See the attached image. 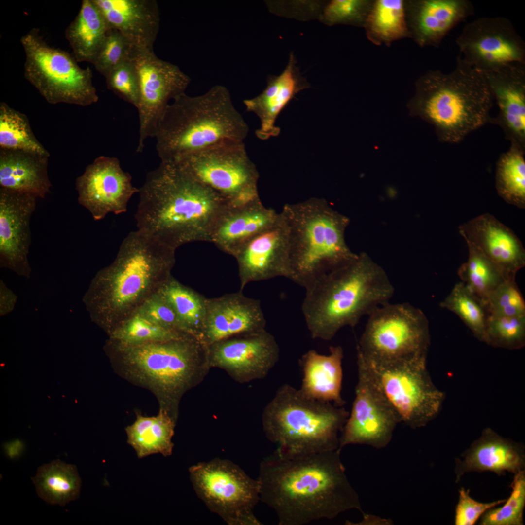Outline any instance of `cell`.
I'll list each match as a JSON object with an SVG mask.
<instances>
[{
    "instance_id": "obj_1",
    "label": "cell",
    "mask_w": 525,
    "mask_h": 525,
    "mask_svg": "<svg viewBox=\"0 0 525 525\" xmlns=\"http://www.w3.org/2000/svg\"><path fill=\"white\" fill-rule=\"evenodd\" d=\"M341 451L289 455L275 451L260 463V500L276 512L279 525L333 519L350 509L362 511Z\"/></svg>"
},
{
    "instance_id": "obj_2",
    "label": "cell",
    "mask_w": 525,
    "mask_h": 525,
    "mask_svg": "<svg viewBox=\"0 0 525 525\" xmlns=\"http://www.w3.org/2000/svg\"><path fill=\"white\" fill-rule=\"evenodd\" d=\"M137 230L175 250L191 242H210L228 207L216 192L173 161H161L139 188Z\"/></svg>"
},
{
    "instance_id": "obj_3",
    "label": "cell",
    "mask_w": 525,
    "mask_h": 525,
    "mask_svg": "<svg viewBox=\"0 0 525 525\" xmlns=\"http://www.w3.org/2000/svg\"><path fill=\"white\" fill-rule=\"evenodd\" d=\"M175 251L138 230L130 232L86 295L93 321L108 334L136 312L172 275Z\"/></svg>"
},
{
    "instance_id": "obj_4",
    "label": "cell",
    "mask_w": 525,
    "mask_h": 525,
    "mask_svg": "<svg viewBox=\"0 0 525 525\" xmlns=\"http://www.w3.org/2000/svg\"><path fill=\"white\" fill-rule=\"evenodd\" d=\"M105 350L119 376L151 392L159 409L177 420L182 397L211 369L207 346L194 337L134 345L108 340Z\"/></svg>"
},
{
    "instance_id": "obj_5",
    "label": "cell",
    "mask_w": 525,
    "mask_h": 525,
    "mask_svg": "<svg viewBox=\"0 0 525 525\" xmlns=\"http://www.w3.org/2000/svg\"><path fill=\"white\" fill-rule=\"evenodd\" d=\"M305 289L301 310L307 327L313 339L326 341L342 328L355 326L395 293L386 272L364 252Z\"/></svg>"
},
{
    "instance_id": "obj_6",
    "label": "cell",
    "mask_w": 525,
    "mask_h": 525,
    "mask_svg": "<svg viewBox=\"0 0 525 525\" xmlns=\"http://www.w3.org/2000/svg\"><path fill=\"white\" fill-rule=\"evenodd\" d=\"M415 86L409 114L431 124L442 142L458 143L491 120L494 100L485 77L458 58L451 71L429 70Z\"/></svg>"
},
{
    "instance_id": "obj_7",
    "label": "cell",
    "mask_w": 525,
    "mask_h": 525,
    "mask_svg": "<svg viewBox=\"0 0 525 525\" xmlns=\"http://www.w3.org/2000/svg\"><path fill=\"white\" fill-rule=\"evenodd\" d=\"M173 100L153 137L161 161H174L221 143L244 141L248 135L249 127L224 86L215 85L196 96L184 93Z\"/></svg>"
},
{
    "instance_id": "obj_8",
    "label": "cell",
    "mask_w": 525,
    "mask_h": 525,
    "mask_svg": "<svg viewBox=\"0 0 525 525\" xmlns=\"http://www.w3.org/2000/svg\"><path fill=\"white\" fill-rule=\"evenodd\" d=\"M288 228L289 279L305 288L357 254L345 242L350 223L323 198L287 203L280 212Z\"/></svg>"
},
{
    "instance_id": "obj_9",
    "label": "cell",
    "mask_w": 525,
    "mask_h": 525,
    "mask_svg": "<svg viewBox=\"0 0 525 525\" xmlns=\"http://www.w3.org/2000/svg\"><path fill=\"white\" fill-rule=\"evenodd\" d=\"M349 414L343 407L310 398L284 384L264 408L262 424L279 453L308 455L339 449V433Z\"/></svg>"
},
{
    "instance_id": "obj_10",
    "label": "cell",
    "mask_w": 525,
    "mask_h": 525,
    "mask_svg": "<svg viewBox=\"0 0 525 525\" xmlns=\"http://www.w3.org/2000/svg\"><path fill=\"white\" fill-rule=\"evenodd\" d=\"M356 347L357 354L379 363L427 357L430 343L424 313L408 303L382 305L368 315Z\"/></svg>"
},
{
    "instance_id": "obj_11",
    "label": "cell",
    "mask_w": 525,
    "mask_h": 525,
    "mask_svg": "<svg viewBox=\"0 0 525 525\" xmlns=\"http://www.w3.org/2000/svg\"><path fill=\"white\" fill-rule=\"evenodd\" d=\"M24 73L50 104L90 105L98 99L89 67L81 68L73 55L50 46L36 28L23 35Z\"/></svg>"
},
{
    "instance_id": "obj_12",
    "label": "cell",
    "mask_w": 525,
    "mask_h": 525,
    "mask_svg": "<svg viewBox=\"0 0 525 525\" xmlns=\"http://www.w3.org/2000/svg\"><path fill=\"white\" fill-rule=\"evenodd\" d=\"M377 387L402 422L412 429L425 426L441 409L444 394L434 384L426 358L379 363L357 354Z\"/></svg>"
},
{
    "instance_id": "obj_13",
    "label": "cell",
    "mask_w": 525,
    "mask_h": 525,
    "mask_svg": "<svg viewBox=\"0 0 525 525\" xmlns=\"http://www.w3.org/2000/svg\"><path fill=\"white\" fill-rule=\"evenodd\" d=\"M171 161L216 192L229 206L260 199L259 174L244 141L217 144Z\"/></svg>"
},
{
    "instance_id": "obj_14",
    "label": "cell",
    "mask_w": 525,
    "mask_h": 525,
    "mask_svg": "<svg viewBox=\"0 0 525 525\" xmlns=\"http://www.w3.org/2000/svg\"><path fill=\"white\" fill-rule=\"evenodd\" d=\"M189 471L198 497L228 525L261 524L253 513L260 500L257 479L232 462L220 458L198 463Z\"/></svg>"
},
{
    "instance_id": "obj_15",
    "label": "cell",
    "mask_w": 525,
    "mask_h": 525,
    "mask_svg": "<svg viewBox=\"0 0 525 525\" xmlns=\"http://www.w3.org/2000/svg\"><path fill=\"white\" fill-rule=\"evenodd\" d=\"M129 59L139 84L136 107L139 137L136 151L142 152L146 140L154 135L170 100L185 93L191 79L177 66L158 58L153 50L133 46Z\"/></svg>"
},
{
    "instance_id": "obj_16",
    "label": "cell",
    "mask_w": 525,
    "mask_h": 525,
    "mask_svg": "<svg viewBox=\"0 0 525 525\" xmlns=\"http://www.w3.org/2000/svg\"><path fill=\"white\" fill-rule=\"evenodd\" d=\"M458 58L482 72L525 63V44L512 22L502 17H483L467 24L456 40Z\"/></svg>"
},
{
    "instance_id": "obj_17",
    "label": "cell",
    "mask_w": 525,
    "mask_h": 525,
    "mask_svg": "<svg viewBox=\"0 0 525 525\" xmlns=\"http://www.w3.org/2000/svg\"><path fill=\"white\" fill-rule=\"evenodd\" d=\"M358 382L351 411L339 436V449L363 444L377 449L391 441L400 421L362 363L357 361Z\"/></svg>"
},
{
    "instance_id": "obj_18",
    "label": "cell",
    "mask_w": 525,
    "mask_h": 525,
    "mask_svg": "<svg viewBox=\"0 0 525 525\" xmlns=\"http://www.w3.org/2000/svg\"><path fill=\"white\" fill-rule=\"evenodd\" d=\"M210 367L239 383L264 378L279 360L274 337L264 330L232 336L207 346Z\"/></svg>"
},
{
    "instance_id": "obj_19",
    "label": "cell",
    "mask_w": 525,
    "mask_h": 525,
    "mask_svg": "<svg viewBox=\"0 0 525 525\" xmlns=\"http://www.w3.org/2000/svg\"><path fill=\"white\" fill-rule=\"evenodd\" d=\"M75 187L78 203L96 221L109 213L125 212L129 200L139 192L119 159L104 156L97 158L86 167L76 178Z\"/></svg>"
},
{
    "instance_id": "obj_20",
    "label": "cell",
    "mask_w": 525,
    "mask_h": 525,
    "mask_svg": "<svg viewBox=\"0 0 525 525\" xmlns=\"http://www.w3.org/2000/svg\"><path fill=\"white\" fill-rule=\"evenodd\" d=\"M280 213L274 225L255 235L236 252L241 290L251 282L289 276V230Z\"/></svg>"
},
{
    "instance_id": "obj_21",
    "label": "cell",
    "mask_w": 525,
    "mask_h": 525,
    "mask_svg": "<svg viewBox=\"0 0 525 525\" xmlns=\"http://www.w3.org/2000/svg\"><path fill=\"white\" fill-rule=\"evenodd\" d=\"M34 195L0 188V265L28 276L30 220L36 205Z\"/></svg>"
},
{
    "instance_id": "obj_22",
    "label": "cell",
    "mask_w": 525,
    "mask_h": 525,
    "mask_svg": "<svg viewBox=\"0 0 525 525\" xmlns=\"http://www.w3.org/2000/svg\"><path fill=\"white\" fill-rule=\"evenodd\" d=\"M260 301L240 291L207 298L206 312L200 341L209 346L236 335L265 330Z\"/></svg>"
},
{
    "instance_id": "obj_23",
    "label": "cell",
    "mask_w": 525,
    "mask_h": 525,
    "mask_svg": "<svg viewBox=\"0 0 525 525\" xmlns=\"http://www.w3.org/2000/svg\"><path fill=\"white\" fill-rule=\"evenodd\" d=\"M460 234L480 249L502 271L507 280H515L525 265V250L515 234L489 213L480 215L459 227Z\"/></svg>"
},
{
    "instance_id": "obj_24",
    "label": "cell",
    "mask_w": 525,
    "mask_h": 525,
    "mask_svg": "<svg viewBox=\"0 0 525 525\" xmlns=\"http://www.w3.org/2000/svg\"><path fill=\"white\" fill-rule=\"evenodd\" d=\"M405 8L410 38L420 47H438L451 30L474 13L468 0H406Z\"/></svg>"
},
{
    "instance_id": "obj_25",
    "label": "cell",
    "mask_w": 525,
    "mask_h": 525,
    "mask_svg": "<svg viewBox=\"0 0 525 525\" xmlns=\"http://www.w3.org/2000/svg\"><path fill=\"white\" fill-rule=\"evenodd\" d=\"M482 73L498 106L493 122L501 127L511 144L525 150V63Z\"/></svg>"
},
{
    "instance_id": "obj_26",
    "label": "cell",
    "mask_w": 525,
    "mask_h": 525,
    "mask_svg": "<svg viewBox=\"0 0 525 525\" xmlns=\"http://www.w3.org/2000/svg\"><path fill=\"white\" fill-rule=\"evenodd\" d=\"M309 87L291 52L283 72L278 76H269L266 87L260 94L243 101L246 110L255 113L260 120L257 137L266 140L278 136L280 129L275 124L278 116L297 94Z\"/></svg>"
},
{
    "instance_id": "obj_27",
    "label": "cell",
    "mask_w": 525,
    "mask_h": 525,
    "mask_svg": "<svg viewBox=\"0 0 525 525\" xmlns=\"http://www.w3.org/2000/svg\"><path fill=\"white\" fill-rule=\"evenodd\" d=\"M110 28L122 34L135 47L153 50L160 23L155 0H92Z\"/></svg>"
},
{
    "instance_id": "obj_28",
    "label": "cell",
    "mask_w": 525,
    "mask_h": 525,
    "mask_svg": "<svg viewBox=\"0 0 525 525\" xmlns=\"http://www.w3.org/2000/svg\"><path fill=\"white\" fill-rule=\"evenodd\" d=\"M280 217V213L265 207L260 199L242 205H229L217 221L210 242L234 256L246 242L274 225Z\"/></svg>"
},
{
    "instance_id": "obj_29",
    "label": "cell",
    "mask_w": 525,
    "mask_h": 525,
    "mask_svg": "<svg viewBox=\"0 0 525 525\" xmlns=\"http://www.w3.org/2000/svg\"><path fill=\"white\" fill-rule=\"evenodd\" d=\"M462 457L455 468L458 479L471 472L491 471L500 475L506 472L515 474L524 470L525 456L519 445L490 428L483 431Z\"/></svg>"
},
{
    "instance_id": "obj_30",
    "label": "cell",
    "mask_w": 525,
    "mask_h": 525,
    "mask_svg": "<svg viewBox=\"0 0 525 525\" xmlns=\"http://www.w3.org/2000/svg\"><path fill=\"white\" fill-rule=\"evenodd\" d=\"M343 358L340 346H330L328 355L314 350L304 353L299 360L303 374L301 391L310 398L343 407L346 403L341 393Z\"/></svg>"
},
{
    "instance_id": "obj_31",
    "label": "cell",
    "mask_w": 525,
    "mask_h": 525,
    "mask_svg": "<svg viewBox=\"0 0 525 525\" xmlns=\"http://www.w3.org/2000/svg\"><path fill=\"white\" fill-rule=\"evenodd\" d=\"M49 156L0 149V188L45 198L52 184L48 174Z\"/></svg>"
},
{
    "instance_id": "obj_32",
    "label": "cell",
    "mask_w": 525,
    "mask_h": 525,
    "mask_svg": "<svg viewBox=\"0 0 525 525\" xmlns=\"http://www.w3.org/2000/svg\"><path fill=\"white\" fill-rule=\"evenodd\" d=\"M134 422L125 428L127 442L139 458L155 454L170 456L174 444L172 438L177 420L159 409L156 416H147L136 411Z\"/></svg>"
},
{
    "instance_id": "obj_33",
    "label": "cell",
    "mask_w": 525,
    "mask_h": 525,
    "mask_svg": "<svg viewBox=\"0 0 525 525\" xmlns=\"http://www.w3.org/2000/svg\"><path fill=\"white\" fill-rule=\"evenodd\" d=\"M110 29L93 0H83L77 15L65 32L76 61L92 63Z\"/></svg>"
},
{
    "instance_id": "obj_34",
    "label": "cell",
    "mask_w": 525,
    "mask_h": 525,
    "mask_svg": "<svg viewBox=\"0 0 525 525\" xmlns=\"http://www.w3.org/2000/svg\"><path fill=\"white\" fill-rule=\"evenodd\" d=\"M363 28L373 44L390 46L394 41L410 38L404 0H373Z\"/></svg>"
},
{
    "instance_id": "obj_35",
    "label": "cell",
    "mask_w": 525,
    "mask_h": 525,
    "mask_svg": "<svg viewBox=\"0 0 525 525\" xmlns=\"http://www.w3.org/2000/svg\"><path fill=\"white\" fill-rule=\"evenodd\" d=\"M32 480L38 495L50 504L64 506L79 496L81 480L76 467L59 459L39 467Z\"/></svg>"
},
{
    "instance_id": "obj_36",
    "label": "cell",
    "mask_w": 525,
    "mask_h": 525,
    "mask_svg": "<svg viewBox=\"0 0 525 525\" xmlns=\"http://www.w3.org/2000/svg\"><path fill=\"white\" fill-rule=\"evenodd\" d=\"M171 306L185 331L200 341L206 312V299L172 275L158 291Z\"/></svg>"
},
{
    "instance_id": "obj_37",
    "label": "cell",
    "mask_w": 525,
    "mask_h": 525,
    "mask_svg": "<svg viewBox=\"0 0 525 525\" xmlns=\"http://www.w3.org/2000/svg\"><path fill=\"white\" fill-rule=\"evenodd\" d=\"M467 261L458 270L462 282L484 305L488 296L507 279L500 268L472 243Z\"/></svg>"
},
{
    "instance_id": "obj_38",
    "label": "cell",
    "mask_w": 525,
    "mask_h": 525,
    "mask_svg": "<svg viewBox=\"0 0 525 525\" xmlns=\"http://www.w3.org/2000/svg\"><path fill=\"white\" fill-rule=\"evenodd\" d=\"M525 150L511 144L502 154L496 164L495 187L507 203L519 208L525 207Z\"/></svg>"
},
{
    "instance_id": "obj_39",
    "label": "cell",
    "mask_w": 525,
    "mask_h": 525,
    "mask_svg": "<svg viewBox=\"0 0 525 525\" xmlns=\"http://www.w3.org/2000/svg\"><path fill=\"white\" fill-rule=\"evenodd\" d=\"M0 148L49 156V153L35 136L26 116L0 104Z\"/></svg>"
},
{
    "instance_id": "obj_40",
    "label": "cell",
    "mask_w": 525,
    "mask_h": 525,
    "mask_svg": "<svg viewBox=\"0 0 525 525\" xmlns=\"http://www.w3.org/2000/svg\"><path fill=\"white\" fill-rule=\"evenodd\" d=\"M108 335L109 340L125 345L194 337L165 328L137 312L118 325Z\"/></svg>"
},
{
    "instance_id": "obj_41",
    "label": "cell",
    "mask_w": 525,
    "mask_h": 525,
    "mask_svg": "<svg viewBox=\"0 0 525 525\" xmlns=\"http://www.w3.org/2000/svg\"><path fill=\"white\" fill-rule=\"evenodd\" d=\"M440 305L457 315L473 335L484 341L489 313L483 303L461 281L455 285Z\"/></svg>"
},
{
    "instance_id": "obj_42",
    "label": "cell",
    "mask_w": 525,
    "mask_h": 525,
    "mask_svg": "<svg viewBox=\"0 0 525 525\" xmlns=\"http://www.w3.org/2000/svg\"><path fill=\"white\" fill-rule=\"evenodd\" d=\"M483 342L493 347L509 350L523 348L525 344V316L489 315Z\"/></svg>"
},
{
    "instance_id": "obj_43",
    "label": "cell",
    "mask_w": 525,
    "mask_h": 525,
    "mask_svg": "<svg viewBox=\"0 0 525 525\" xmlns=\"http://www.w3.org/2000/svg\"><path fill=\"white\" fill-rule=\"evenodd\" d=\"M512 491L504 505L491 508L481 516V525H522L525 505V473L523 470L515 474L511 484Z\"/></svg>"
},
{
    "instance_id": "obj_44",
    "label": "cell",
    "mask_w": 525,
    "mask_h": 525,
    "mask_svg": "<svg viewBox=\"0 0 525 525\" xmlns=\"http://www.w3.org/2000/svg\"><path fill=\"white\" fill-rule=\"evenodd\" d=\"M373 0H332L324 2L318 18L330 26L342 24L363 27Z\"/></svg>"
},
{
    "instance_id": "obj_45",
    "label": "cell",
    "mask_w": 525,
    "mask_h": 525,
    "mask_svg": "<svg viewBox=\"0 0 525 525\" xmlns=\"http://www.w3.org/2000/svg\"><path fill=\"white\" fill-rule=\"evenodd\" d=\"M484 305L489 315L525 316V302L515 280H507L487 298Z\"/></svg>"
},
{
    "instance_id": "obj_46",
    "label": "cell",
    "mask_w": 525,
    "mask_h": 525,
    "mask_svg": "<svg viewBox=\"0 0 525 525\" xmlns=\"http://www.w3.org/2000/svg\"><path fill=\"white\" fill-rule=\"evenodd\" d=\"M133 46L119 31L111 28L91 63L106 77L115 67L128 58Z\"/></svg>"
},
{
    "instance_id": "obj_47",
    "label": "cell",
    "mask_w": 525,
    "mask_h": 525,
    "mask_svg": "<svg viewBox=\"0 0 525 525\" xmlns=\"http://www.w3.org/2000/svg\"><path fill=\"white\" fill-rule=\"evenodd\" d=\"M105 78L108 89L137 107L139 100L138 80L129 57L112 70Z\"/></svg>"
},
{
    "instance_id": "obj_48",
    "label": "cell",
    "mask_w": 525,
    "mask_h": 525,
    "mask_svg": "<svg viewBox=\"0 0 525 525\" xmlns=\"http://www.w3.org/2000/svg\"><path fill=\"white\" fill-rule=\"evenodd\" d=\"M137 312L165 328L190 335L185 331L171 306L159 292L148 298Z\"/></svg>"
},
{
    "instance_id": "obj_49",
    "label": "cell",
    "mask_w": 525,
    "mask_h": 525,
    "mask_svg": "<svg viewBox=\"0 0 525 525\" xmlns=\"http://www.w3.org/2000/svg\"><path fill=\"white\" fill-rule=\"evenodd\" d=\"M455 524V525H473L488 509L506 502V499L499 500L488 503L478 502L471 497L469 490L461 488L459 491Z\"/></svg>"
},
{
    "instance_id": "obj_50",
    "label": "cell",
    "mask_w": 525,
    "mask_h": 525,
    "mask_svg": "<svg viewBox=\"0 0 525 525\" xmlns=\"http://www.w3.org/2000/svg\"><path fill=\"white\" fill-rule=\"evenodd\" d=\"M3 447L7 456L10 459H14L21 456L24 450L25 445L22 441L16 439L5 443Z\"/></svg>"
}]
</instances>
